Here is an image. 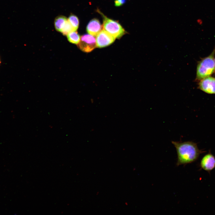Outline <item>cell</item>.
Returning <instances> with one entry per match:
<instances>
[{
	"label": "cell",
	"instance_id": "6da1fadb",
	"mask_svg": "<svg viewBox=\"0 0 215 215\" xmlns=\"http://www.w3.org/2000/svg\"><path fill=\"white\" fill-rule=\"evenodd\" d=\"M177 155V166L186 165L196 161L200 155L205 152L199 149L196 143L191 141L183 142L172 141Z\"/></svg>",
	"mask_w": 215,
	"mask_h": 215
},
{
	"label": "cell",
	"instance_id": "7a4b0ae2",
	"mask_svg": "<svg viewBox=\"0 0 215 215\" xmlns=\"http://www.w3.org/2000/svg\"><path fill=\"white\" fill-rule=\"evenodd\" d=\"M215 49L208 56L198 62L195 80H200L210 76L215 71L214 56Z\"/></svg>",
	"mask_w": 215,
	"mask_h": 215
},
{
	"label": "cell",
	"instance_id": "3957f363",
	"mask_svg": "<svg viewBox=\"0 0 215 215\" xmlns=\"http://www.w3.org/2000/svg\"><path fill=\"white\" fill-rule=\"evenodd\" d=\"M102 16L103 27L104 30L115 38L119 39L125 34V30L119 23L103 15Z\"/></svg>",
	"mask_w": 215,
	"mask_h": 215
},
{
	"label": "cell",
	"instance_id": "277c9868",
	"mask_svg": "<svg viewBox=\"0 0 215 215\" xmlns=\"http://www.w3.org/2000/svg\"><path fill=\"white\" fill-rule=\"evenodd\" d=\"M77 45L82 51L90 52L97 47L96 39L94 36L90 34H84L81 37L80 41Z\"/></svg>",
	"mask_w": 215,
	"mask_h": 215
},
{
	"label": "cell",
	"instance_id": "5b68a950",
	"mask_svg": "<svg viewBox=\"0 0 215 215\" xmlns=\"http://www.w3.org/2000/svg\"><path fill=\"white\" fill-rule=\"evenodd\" d=\"M198 88L210 94H215V78L208 76L199 81Z\"/></svg>",
	"mask_w": 215,
	"mask_h": 215
},
{
	"label": "cell",
	"instance_id": "8992f818",
	"mask_svg": "<svg viewBox=\"0 0 215 215\" xmlns=\"http://www.w3.org/2000/svg\"><path fill=\"white\" fill-rule=\"evenodd\" d=\"M115 39L106 31L102 30L96 36L97 47L102 48L112 44Z\"/></svg>",
	"mask_w": 215,
	"mask_h": 215
},
{
	"label": "cell",
	"instance_id": "52a82bcc",
	"mask_svg": "<svg viewBox=\"0 0 215 215\" xmlns=\"http://www.w3.org/2000/svg\"><path fill=\"white\" fill-rule=\"evenodd\" d=\"M200 167L210 172L215 168V157L210 152L205 155L201 159Z\"/></svg>",
	"mask_w": 215,
	"mask_h": 215
},
{
	"label": "cell",
	"instance_id": "ba28073f",
	"mask_svg": "<svg viewBox=\"0 0 215 215\" xmlns=\"http://www.w3.org/2000/svg\"><path fill=\"white\" fill-rule=\"evenodd\" d=\"M102 26L99 21L94 19L91 20L86 27L87 33L91 35L96 36L102 30Z\"/></svg>",
	"mask_w": 215,
	"mask_h": 215
},
{
	"label": "cell",
	"instance_id": "9c48e42d",
	"mask_svg": "<svg viewBox=\"0 0 215 215\" xmlns=\"http://www.w3.org/2000/svg\"><path fill=\"white\" fill-rule=\"evenodd\" d=\"M67 20L66 17L64 16H60L56 17L54 21V25L56 30L61 32Z\"/></svg>",
	"mask_w": 215,
	"mask_h": 215
},
{
	"label": "cell",
	"instance_id": "30bf717a",
	"mask_svg": "<svg viewBox=\"0 0 215 215\" xmlns=\"http://www.w3.org/2000/svg\"><path fill=\"white\" fill-rule=\"evenodd\" d=\"M67 36L68 41L71 43L78 44L80 41L81 37L76 31L70 32Z\"/></svg>",
	"mask_w": 215,
	"mask_h": 215
},
{
	"label": "cell",
	"instance_id": "8fae6325",
	"mask_svg": "<svg viewBox=\"0 0 215 215\" xmlns=\"http://www.w3.org/2000/svg\"><path fill=\"white\" fill-rule=\"evenodd\" d=\"M68 20L76 31L78 29L79 24L78 18L73 14L70 15L69 17Z\"/></svg>",
	"mask_w": 215,
	"mask_h": 215
},
{
	"label": "cell",
	"instance_id": "7c38bea8",
	"mask_svg": "<svg viewBox=\"0 0 215 215\" xmlns=\"http://www.w3.org/2000/svg\"><path fill=\"white\" fill-rule=\"evenodd\" d=\"M74 31H76L68 21L67 19L61 32L62 33L63 35H67L69 33Z\"/></svg>",
	"mask_w": 215,
	"mask_h": 215
},
{
	"label": "cell",
	"instance_id": "4fadbf2b",
	"mask_svg": "<svg viewBox=\"0 0 215 215\" xmlns=\"http://www.w3.org/2000/svg\"><path fill=\"white\" fill-rule=\"evenodd\" d=\"M126 0H115V5L116 7H119L124 4Z\"/></svg>",
	"mask_w": 215,
	"mask_h": 215
},
{
	"label": "cell",
	"instance_id": "5bb4252c",
	"mask_svg": "<svg viewBox=\"0 0 215 215\" xmlns=\"http://www.w3.org/2000/svg\"><path fill=\"white\" fill-rule=\"evenodd\" d=\"M214 67H215V59H214Z\"/></svg>",
	"mask_w": 215,
	"mask_h": 215
},
{
	"label": "cell",
	"instance_id": "9a60e30c",
	"mask_svg": "<svg viewBox=\"0 0 215 215\" xmlns=\"http://www.w3.org/2000/svg\"></svg>",
	"mask_w": 215,
	"mask_h": 215
}]
</instances>
